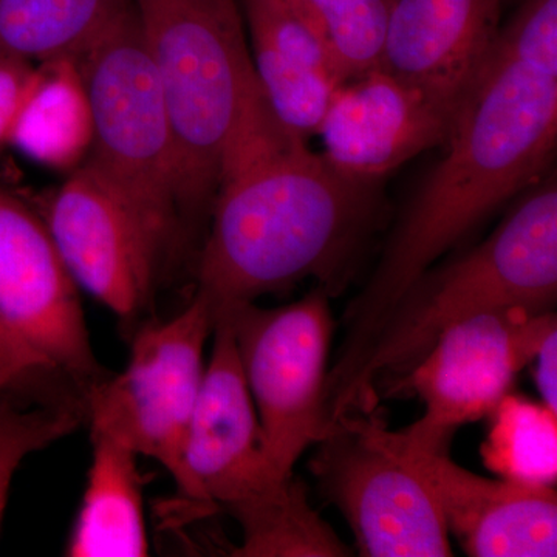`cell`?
Returning a JSON list of instances; mask_svg holds the SVG:
<instances>
[{
  "label": "cell",
  "mask_w": 557,
  "mask_h": 557,
  "mask_svg": "<svg viewBox=\"0 0 557 557\" xmlns=\"http://www.w3.org/2000/svg\"><path fill=\"white\" fill-rule=\"evenodd\" d=\"M557 145V0H525L461 95L445 153L347 311L329 384L350 383L409 288L480 223L541 182Z\"/></svg>",
  "instance_id": "1"
},
{
  "label": "cell",
  "mask_w": 557,
  "mask_h": 557,
  "mask_svg": "<svg viewBox=\"0 0 557 557\" xmlns=\"http://www.w3.org/2000/svg\"><path fill=\"white\" fill-rule=\"evenodd\" d=\"M380 183L348 177L263 120L223 164L196 295L215 317L310 277L330 293L379 219Z\"/></svg>",
  "instance_id": "2"
},
{
  "label": "cell",
  "mask_w": 557,
  "mask_h": 557,
  "mask_svg": "<svg viewBox=\"0 0 557 557\" xmlns=\"http://www.w3.org/2000/svg\"><path fill=\"white\" fill-rule=\"evenodd\" d=\"M177 145L186 230L208 218L223 164L271 112L240 0H132Z\"/></svg>",
  "instance_id": "3"
},
{
  "label": "cell",
  "mask_w": 557,
  "mask_h": 557,
  "mask_svg": "<svg viewBox=\"0 0 557 557\" xmlns=\"http://www.w3.org/2000/svg\"><path fill=\"white\" fill-rule=\"evenodd\" d=\"M556 298L553 174L534 185L482 244L418 278L370 344L330 424L347 413L372 410L379 379L405 375L458 322L505 307L553 311Z\"/></svg>",
  "instance_id": "4"
},
{
  "label": "cell",
  "mask_w": 557,
  "mask_h": 557,
  "mask_svg": "<svg viewBox=\"0 0 557 557\" xmlns=\"http://www.w3.org/2000/svg\"><path fill=\"white\" fill-rule=\"evenodd\" d=\"M78 62L94 113L86 163L172 251L188 233L180 209L177 145L134 5Z\"/></svg>",
  "instance_id": "5"
},
{
  "label": "cell",
  "mask_w": 557,
  "mask_h": 557,
  "mask_svg": "<svg viewBox=\"0 0 557 557\" xmlns=\"http://www.w3.org/2000/svg\"><path fill=\"white\" fill-rule=\"evenodd\" d=\"M311 471L354 531L359 555L453 556L449 531L420 453L370 410L330 424Z\"/></svg>",
  "instance_id": "6"
},
{
  "label": "cell",
  "mask_w": 557,
  "mask_h": 557,
  "mask_svg": "<svg viewBox=\"0 0 557 557\" xmlns=\"http://www.w3.org/2000/svg\"><path fill=\"white\" fill-rule=\"evenodd\" d=\"M214 329L207 300L164 322L148 321L132 332L126 369L84 391L91 434L104 435L182 478L183 448L203 383L205 344Z\"/></svg>",
  "instance_id": "7"
},
{
  "label": "cell",
  "mask_w": 557,
  "mask_h": 557,
  "mask_svg": "<svg viewBox=\"0 0 557 557\" xmlns=\"http://www.w3.org/2000/svg\"><path fill=\"white\" fill-rule=\"evenodd\" d=\"M329 295L319 287L287 306L240 304L214 317L233 330L263 448L282 475H293L300 456L327 432L324 392L335 332Z\"/></svg>",
  "instance_id": "8"
},
{
  "label": "cell",
  "mask_w": 557,
  "mask_h": 557,
  "mask_svg": "<svg viewBox=\"0 0 557 557\" xmlns=\"http://www.w3.org/2000/svg\"><path fill=\"white\" fill-rule=\"evenodd\" d=\"M556 329L555 311L505 307L446 330L398 381V391H412L424 405L423 416L403 431L410 445L448 453L454 432L496 410Z\"/></svg>",
  "instance_id": "9"
},
{
  "label": "cell",
  "mask_w": 557,
  "mask_h": 557,
  "mask_svg": "<svg viewBox=\"0 0 557 557\" xmlns=\"http://www.w3.org/2000/svg\"><path fill=\"white\" fill-rule=\"evenodd\" d=\"M35 209L79 289L134 332L171 249L89 163Z\"/></svg>",
  "instance_id": "10"
},
{
  "label": "cell",
  "mask_w": 557,
  "mask_h": 557,
  "mask_svg": "<svg viewBox=\"0 0 557 557\" xmlns=\"http://www.w3.org/2000/svg\"><path fill=\"white\" fill-rule=\"evenodd\" d=\"M214 346L183 448L177 487L200 516L233 512L265 500L293 475H282L263 448L255 403L242 372L233 330L214 319Z\"/></svg>",
  "instance_id": "11"
},
{
  "label": "cell",
  "mask_w": 557,
  "mask_h": 557,
  "mask_svg": "<svg viewBox=\"0 0 557 557\" xmlns=\"http://www.w3.org/2000/svg\"><path fill=\"white\" fill-rule=\"evenodd\" d=\"M0 318L84 394L108 375L72 277L39 212L0 188Z\"/></svg>",
  "instance_id": "12"
},
{
  "label": "cell",
  "mask_w": 557,
  "mask_h": 557,
  "mask_svg": "<svg viewBox=\"0 0 557 557\" xmlns=\"http://www.w3.org/2000/svg\"><path fill=\"white\" fill-rule=\"evenodd\" d=\"M457 104L373 67L333 91L318 134L322 156L348 177L381 182L445 143Z\"/></svg>",
  "instance_id": "13"
},
{
  "label": "cell",
  "mask_w": 557,
  "mask_h": 557,
  "mask_svg": "<svg viewBox=\"0 0 557 557\" xmlns=\"http://www.w3.org/2000/svg\"><path fill=\"white\" fill-rule=\"evenodd\" d=\"M418 453L437 493L449 534L457 537L467 555H557L555 486L486 479L458 467L448 453Z\"/></svg>",
  "instance_id": "14"
},
{
  "label": "cell",
  "mask_w": 557,
  "mask_h": 557,
  "mask_svg": "<svg viewBox=\"0 0 557 557\" xmlns=\"http://www.w3.org/2000/svg\"><path fill=\"white\" fill-rule=\"evenodd\" d=\"M505 0H394L379 67L458 104L500 33Z\"/></svg>",
  "instance_id": "15"
},
{
  "label": "cell",
  "mask_w": 557,
  "mask_h": 557,
  "mask_svg": "<svg viewBox=\"0 0 557 557\" xmlns=\"http://www.w3.org/2000/svg\"><path fill=\"white\" fill-rule=\"evenodd\" d=\"M242 9L274 119L296 137L318 134L333 91L346 81L321 33L295 0H242Z\"/></svg>",
  "instance_id": "16"
},
{
  "label": "cell",
  "mask_w": 557,
  "mask_h": 557,
  "mask_svg": "<svg viewBox=\"0 0 557 557\" xmlns=\"http://www.w3.org/2000/svg\"><path fill=\"white\" fill-rule=\"evenodd\" d=\"M137 454L104 435L91 434L86 491L65 556L145 557L149 539Z\"/></svg>",
  "instance_id": "17"
},
{
  "label": "cell",
  "mask_w": 557,
  "mask_h": 557,
  "mask_svg": "<svg viewBox=\"0 0 557 557\" xmlns=\"http://www.w3.org/2000/svg\"><path fill=\"white\" fill-rule=\"evenodd\" d=\"M9 145L54 171L70 174L86 163L94 145V113L76 58L38 62Z\"/></svg>",
  "instance_id": "18"
},
{
  "label": "cell",
  "mask_w": 557,
  "mask_h": 557,
  "mask_svg": "<svg viewBox=\"0 0 557 557\" xmlns=\"http://www.w3.org/2000/svg\"><path fill=\"white\" fill-rule=\"evenodd\" d=\"M131 5L132 0H0V57L78 60Z\"/></svg>",
  "instance_id": "19"
},
{
  "label": "cell",
  "mask_w": 557,
  "mask_h": 557,
  "mask_svg": "<svg viewBox=\"0 0 557 557\" xmlns=\"http://www.w3.org/2000/svg\"><path fill=\"white\" fill-rule=\"evenodd\" d=\"M242 528L236 557H344L350 548L314 511L306 486L295 479L281 491L249 507L231 512Z\"/></svg>",
  "instance_id": "20"
},
{
  "label": "cell",
  "mask_w": 557,
  "mask_h": 557,
  "mask_svg": "<svg viewBox=\"0 0 557 557\" xmlns=\"http://www.w3.org/2000/svg\"><path fill=\"white\" fill-rule=\"evenodd\" d=\"M491 416L493 426L482 449L487 467L504 479L555 486L557 413L508 394Z\"/></svg>",
  "instance_id": "21"
},
{
  "label": "cell",
  "mask_w": 557,
  "mask_h": 557,
  "mask_svg": "<svg viewBox=\"0 0 557 557\" xmlns=\"http://www.w3.org/2000/svg\"><path fill=\"white\" fill-rule=\"evenodd\" d=\"M86 421L83 397L27 401L0 394V523L11 483L25 458L67 437Z\"/></svg>",
  "instance_id": "22"
},
{
  "label": "cell",
  "mask_w": 557,
  "mask_h": 557,
  "mask_svg": "<svg viewBox=\"0 0 557 557\" xmlns=\"http://www.w3.org/2000/svg\"><path fill=\"white\" fill-rule=\"evenodd\" d=\"M313 22L346 79L379 67L394 0H295Z\"/></svg>",
  "instance_id": "23"
},
{
  "label": "cell",
  "mask_w": 557,
  "mask_h": 557,
  "mask_svg": "<svg viewBox=\"0 0 557 557\" xmlns=\"http://www.w3.org/2000/svg\"><path fill=\"white\" fill-rule=\"evenodd\" d=\"M51 381L69 380L0 318V394L27 401H47L79 394L75 391L54 394L61 386L51 387Z\"/></svg>",
  "instance_id": "24"
},
{
  "label": "cell",
  "mask_w": 557,
  "mask_h": 557,
  "mask_svg": "<svg viewBox=\"0 0 557 557\" xmlns=\"http://www.w3.org/2000/svg\"><path fill=\"white\" fill-rule=\"evenodd\" d=\"M35 62L0 57V149L9 145L11 127L35 78Z\"/></svg>",
  "instance_id": "25"
},
{
  "label": "cell",
  "mask_w": 557,
  "mask_h": 557,
  "mask_svg": "<svg viewBox=\"0 0 557 557\" xmlns=\"http://www.w3.org/2000/svg\"><path fill=\"white\" fill-rule=\"evenodd\" d=\"M530 366H534V381L542 405L557 413V329L542 343Z\"/></svg>",
  "instance_id": "26"
}]
</instances>
